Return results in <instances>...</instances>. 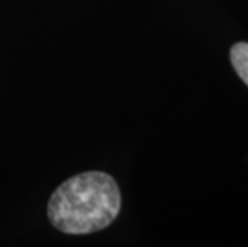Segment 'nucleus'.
<instances>
[{"label":"nucleus","mask_w":248,"mask_h":247,"mask_svg":"<svg viewBox=\"0 0 248 247\" xmlns=\"http://www.w3.org/2000/svg\"><path fill=\"white\" fill-rule=\"evenodd\" d=\"M120 191L115 180L103 172L71 177L48 201V218L62 233L87 234L109 227L119 215Z\"/></svg>","instance_id":"nucleus-1"},{"label":"nucleus","mask_w":248,"mask_h":247,"mask_svg":"<svg viewBox=\"0 0 248 247\" xmlns=\"http://www.w3.org/2000/svg\"><path fill=\"white\" fill-rule=\"evenodd\" d=\"M231 63L239 77L248 85V44L239 42L231 49Z\"/></svg>","instance_id":"nucleus-2"}]
</instances>
